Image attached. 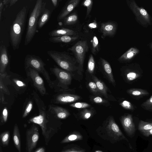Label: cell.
<instances>
[{
	"label": "cell",
	"instance_id": "obj_1",
	"mask_svg": "<svg viewBox=\"0 0 152 152\" xmlns=\"http://www.w3.org/2000/svg\"><path fill=\"white\" fill-rule=\"evenodd\" d=\"M27 12V8L26 7H23L18 13L11 26L10 41L14 50L18 49L19 47L24 31Z\"/></svg>",
	"mask_w": 152,
	"mask_h": 152
},
{
	"label": "cell",
	"instance_id": "obj_2",
	"mask_svg": "<svg viewBox=\"0 0 152 152\" xmlns=\"http://www.w3.org/2000/svg\"><path fill=\"white\" fill-rule=\"evenodd\" d=\"M46 3L42 0L36 1L30 15L25 35L24 45H27L31 41L36 32L37 25L41 14L45 8Z\"/></svg>",
	"mask_w": 152,
	"mask_h": 152
},
{
	"label": "cell",
	"instance_id": "obj_3",
	"mask_svg": "<svg viewBox=\"0 0 152 152\" xmlns=\"http://www.w3.org/2000/svg\"><path fill=\"white\" fill-rule=\"evenodd\" d=\"M47 53L57 65L64 70L71 72L78 70L76 60L66 52L50 50Z\"/></svg>",
	"mask_w": 152,
	"mask_h": 152
},
{
	"label": "cell",
	"instance_id": "obj_4",
	"mask_svg": "<svg viewBox=\"0 0 152 152\" xmlns=\"http://www.w3.org/2000/svg\"><path fill=\"white\" fill-rule=\"evenodd\" d=\"M25 69L31 67L42 74L45 78L49 86L53 88L54 83L51 80L48 72L46 69L45 64L39 56L34 55H27L24 61Z\"/></svg>",
	"mask_w": 152,
	"mask_h": 152
},
{
	"label": "cell",
	"instance_id": "obj_5",
	"mask_svg": "<svg viewBox=\"0 0 152 152\" xmlns=\"http://www.w3.org/2000/svg\"><path fill=\"white\" fill-rule=\"evenodd\" d=\"M88 49V41L85 40L78 41L68 50V51H71L75 56L78 64V71L79 74L83 72L86 54Z\"/></svg>",
	"mask_w": 152,
	"mask_h": 152
},
{
	"label": "cell",
	"instance_id": "obj_6",
	"mask_svg": "<svg viewBox=\"0 0 152 152\" xmlns=\"http://www.w3.org/2000/svg\"><path fill=\"white\" fill-rule=\"evenodd\" d=\"M26 136V152H32L36 147L39 138V128L36 124H33L27 130Z\"/></svg>",
	"mask_w": 152,
	"mask_h": 152
},
{
	"label": "cell",
	"instance_id": "obj_7",
	"mask_svg": "<svg viewBox=\"0 0 152 152\" xmlns=\"http://www.w3.org/2000/svg\"><path fill=\"white\" fill-rule=\"evenodd\" d=\"M27 75L31 80L33 86L42 96L46 94V89L43 79L39 74V72L31 67L25 69Z\"/></svg>",
	"mask_w": 152,
	"mask_h": 152
},
{
	"label": "cell",
	"instance_id": "obj_8",
	"mask_svg": "<svg viewBox=\"0 0 152 152\" xmlns=\"http://www.w3.org/2000/svg\"><path fill=\"white\" fill-rule=\"evenodd\" d=\"M105 129L108 135L113 140L116 141L125 140L129 142L128 139L115 121L113 118L111 117L109 118Z\"/></svg>",
	"mask_w": 152,
	"mask_h": 152
},
{
	"label": "cell",
	"instance_id": "obj_9",
	"mask_svg": "<svg viewBox=\"0 0 152 152\" xmlns=\"http://www.w3.org/2000/svg\"><path fill=\"white\" fill-rule=\"evenodd\" d=\"M51 70L58 80L59 84L66 86L70 84L71 76L68 71L56 67L51 68Z\"/></svg>",
	"mask_w": 152,
	"mask_h": 152
},
{
	"label": "cell",
	"instance_id": "obj_10",
	"mask_svg": "<svg viewBox=\"0 0 152 152\" xmlns=\"http://www.w3.org/2000/svg\"><path fill=\"white\" fill-rule=\"evenodd\" d=\"M117 29L116 23L114 21H108L102 23L99 28V31L102 34V37H113L115 34Z\"/></svg>",
	"mask_w": 152,
	"mask_h": 152
},
{
	"label": "cell",
	"instance_id": "obj_11",
	"mask_svg": "<svg viewBox=\"0 0 152 152\" xmlns=\"http://www.w3.org/2000/svg\"><path fill=\"white\" fill-rule=\"evenodd\" d=\"M121 122L127 135L130 137H133L134 135L136 128L132 115L128 114L123 117Z\"/></svg>",
	"mask_w": 152,
	"mask_h": 152
},
{
	"label": "cell",
	"instance_id": "obj_12",
	"mask_svg": "<svg viewBox=\"0 0 152 152\" xmlns=\"http://www.w3.org/2000/svg\"><path fill=\"white\" fill-rule=\"evenodd\" d=\"M9 62L7 50L5 45L0 46V75L6 76V69Z\"/></svg>",
	"mask_w": 152,
	"mask_h": 152
},
{
	"label": "cell",
	"instance_id": "obj_13",
	"mask_svg": "<svg viewBox=\"0 0 152 152\" xmlns=\"http://www.w3.org/2000/svg\"><path fill=\"white\" fill-rule=\"evenodd\" d=\"M80 0H71L66 2L64 7L57 16L58 21L63 19L78 5Z\"/></svg>",
	"mask_w": 152,
	"mask_h": 152
},
{
	"label": "cell",
	"instance_id": "obj_14",
	"mask_svg": "<svg viewBox=\"0 0 152 152\" xmlns=\"http://www.w3.org/2000/svg\"><path fill=\"white\" fill-rule=\"evenodd\" d=\"M80 96L68 94H61L55 96L53 102L56 104H66L71 103L78 100Z\"/></svg>",
	"mask_w": 152,
	"mask_h": 152
},
{
	"label": "cell",
	"instance_id": "obj_15",
	"mask_svg": "<svg viewBox=\"0 0 152 152\" xmlns=\"http://www.w3.org/2000/svg\"><path fill=\"white\" fill-rule=\"evenodd\" d=\"M50 37H59L63 36H76L78 35L76 31L70 29L62 28L53 30L48 33Z\"/></svg>",
	"mask_w": 152,
	"mask_h": 152
},
{
	"label": "cell",
	"instance_id": "obj_16",
	"mask_svg": "<svg viewBox=\"0 0 152 152\" xmlns=\"http://www.w3.org/2000/svg\"><path fill=\"white\" fill-rule=\"evenodd\" d=\"M79 35H66L59 37H50L49 40L54 43H69L73 42L79 38Z\"/></svg>",
	"mask_w": 152,
	"mask_h": 152
},
{
	"label": "cell",
	"instance_id": "obj_17",
	"mask_svg": "<svg viewBox=\"0 0 152 152\" xmlns=\"http://www.w3.org/2000/svg\"><path fill=\"white\" fill-rule=\"evenodd\" d=\"M89 40H90L89 45L91 53L93 55H97L100 49L99 41L97 36L94 33H92L89 38Z\"/></svg>",
	"mask_w": 152,
	"mask_h": 152
},
{
	"label": "cell",
	"instance_id": "obj_18",
	"mask_svg": "<svg viewBox=\"0 0 152 152\" xmlns=\"http://www.w3.org/2000/svg\"><path fill=\"white\" fill-rule=\"evenodd\" d=\"M99 61L109 80L113 84H115V81L110 64L107 60L102 57H100Z\"/></svg>",
	"mask_w": 152,
	"mask_h": 152
},
{
	"label": "cell",
	"instance_id": "obj_19",
	"mask_svg": "<svg viewBox=\"0 0 152 152\" xmlns=\"http://www.w3.org/2000/svg\"><path fill=\"white\" fill-rule=\"evenodd\" d=\"M50 108L54 114L55 117L58 118L64 119L70 115L69 111L62 107L55 105L51 106Z\"/></svg>",
	"mask_w": 152,
	"mask_h": 152
},
{
	"label": "cell",
	"instance_id": "obj_20",
	"mask_svg": "<svg viewBox=\"0 0 152 152\" xmlns=\"http://www.w3.org/2000/svg\"><path fill=\"white\" fill-rule=\"evenodd\" d=\"M13 139L14 145L16 149L18 152H21L20 132L17 124H15L13 127Z\"/></svg>",
	"mask_w": 152,
	"mask_h": 152
},
{
	"label": "cell",
	"instance_id": "obj_21",
	"mask_svg": "<svg viewBox=\"0 0 152 152\" xmlns=\"http://www.w3.org/2000/svg\"><path fill=\"white\" fill-rule=\"evenodd\" d=\"M12 85L18 91L26 89L27 85L23 80L19 77H13L9 79Z\"/></svg>",
	"mask_w": 152,
	"mask_h": 152
},
{
	"label": "cell",
	"instance_id": "obj_22",
	"mask_svg": "<svg viewBox=\"0 0 152 152\" xmlns=\"http://www.w3.org/2000/svg\"><path fill=\"white\" fill-rule=\"evenodd\" d=\"M83 137L79 132H74L70 134L61 142V143H65L80 140H82Z\"/></svg>",
	"mask_w": 152,
	"mask_h": 152
},
{
	"label": "cell",
	"instance_id": "obj_23",
	"mask_svg": "<svg viewBox=\"0 0 152 152\" xmlns=\"http://www.w3.org/2000/svg\"><path fill=\"white\" fill-rule=\"evenodd\" d=\"M51 12L48 9L45 8L39 18L38 26L39 28H42L48 22L50 15Z\"/></svg>",
	"mask_w": 152,
	"mask_h": 152
},
{
	"label": "cell",
	"instance_id": "obj_24",
	"mask_svg": "<svg viewBox=\"0 0 152 152\" xmlns=\"http://www.w3.org/2000/svg\"><path fill=\"white\" fill-rule=\"evenodd\" d=\"M78 19L77 14L76 12H74L63 19V24L65 26L73 25L77 22Z\"/></svg>",
	"mask_w": 152,
	"mask_h": 152
},
{
	"label": "cell",
	"instance_id": "obj_25",
	"mask_svg": "<svg viewBox=\"0 0 152 152\" xmlns=\"http://www.w3.org/2000/svg\"><path fill=\"white\" fill-rule=\"evenodd\" d=\"M92 78L96 84L99 92L103 95L106 98H108L107 95V88L104 83L94 75L92 76Z\"/></svg>",
	"mask_w": 152,
	"mask_h": 152
},
{
	"label": "cell",
	"instance_id": "obj_26",
	"mask_svg": "<svg viewBox=\"0 0 152 152\" xmlns=\"http://www.w3.org/2000/svg\"><path fill=\"white\" fill-rule=\"evenodd\" d=\"M98 26L96 20L95 19L92 21H88L87 23L83 26V29L85 33H88L91 32V31L97 28Z\"/></svg>",
	"mask_w": 152,
	"mask_h": 152
},
{
	"label": "cell",
	"instance_id": "obj_27",
	"mask_svg": "<svg viewBox=\"0 0 152 152\" xmlns=\"http://www.w3.org/2000/svg\"><path fill=\"white\" fill-rule=\"evenodd\" d=\"M10 138V133L7 131L1 133L0 135V144L1 146L4 147L8 146Z\"/></svg>",
	"mask_w": 152,
	"mask_h": 152
},
{
	"label": "cell",
	"instance_id": "obj_28",
	"mask_svg": "<svg viewBox=\"0 0 152 152\" xmlns=\"http://www.w3.org/2000/svg\"><path fill=\"white\" fill-rule=\"evenodd\" d=\"M86 150L75 145H70L64 147L60 152H85Z\"/></svg>",
	"mask_w": 152,
	"mask_h": 152
},
{
	"label": "cell",
	"instance_id": "obj_29",
	"mask_svg": "<svg viewBox=\"0 0 152 152\" xmlns=\"http://www.w3.org/2000/svg\"><path fill=\"white\" fill-rule=\"evenodd\" d=\"M129 94L134 96H140L148 95L149 93L147 91L138 88H131L127 91Z\"/></svg>",
	"mask_w": 152,
	"mask_h": 152
},
{
	"label": "cell",
	"instance_id": "obj_30",
	"mask_svg": "<svg viewBox=\"0 0 152 152\" xmlns=\"http://www.w3.org/2000/svg\"><path fill=\"white\" fill-rule=\"evenodd\" d=\"M93 3V1L92 0H84L81 3V5L86 7L87 8L85 19L89 17L90 14L92 9Z\"/></svg>",
	"mask_w": 152,
	"mask_h": 152
},
{
	"label": "cell",
	"instance_id": "obj_31",
	"mask_svg": "<svg viewBox=\"0 0 152 152\" xmlns=\"http://www.w3.org/2000/svg\"><path fill=\"white\" fill-rule=\"evenodd\" d=\"M95 67V61L92 54H90L89 56L88 63V71L89 73H93Z\"/></svg>",
	"mask_w": 152,
	"mask_h": 152
},
{
	"label": "cell",
	"instance_id": "obj_32",
	"mask_svg": "<svg viewBox=\"0 0 152 152\" xmlns=\"http://www.w3.org/2000/svg\"><path fill=\"white\" fill-rule=\"evenodd\" d=\"M138 130L140 132L152 129V122L140 121L139 124Z\"/></svg>",
	"mask_w": 152,
	"mask_h": 152
},
{
	"label": "cell",
	"instance_id": "obj_33",
	"mask_svg": "<svg viewBox=\"0 0 152 152\" xmlns=\"http://www.w3.org/2000/svg\"><path fill=\"white\" fill-rule=\"evenodd\" d=\"M140 75V74L134 71H130L126 74V77L128 80L131 81L138 78Z\"/></svg>",
	"mask_w": 152,
	"mask_h": 152
},
{
	"label": "cell",
	"instance_id": "obj_34",
	"mask_svg": "<svg viewBox=\"0 0 152 152\" xmlns=\"http://www.w3.org/2000/svg\"><path fill=\"white\" fill-rule=\"evenodd\" d=\"M8 115V112L7 108L5 107L3 109L2 113L0 117L1 126L4 124L7 121Z\"/></svg>",
	"mask_w": 152,
	"mask_h": 152
},
{
	"label": "cell",
	"instance_id": "obj_35",
	"mask_svg": "<svg viewBox=\"0 0 152 152\" xmlns=\"http://www.w3.org/2000/svg\"><path fill=\"white\" fill-rule=\"evenodd\" d=\"M33 103L32 101L29 100L27 104L23 114L22 117L25 118L30 113L33 107Z\"/></svg>",
	"mask_w": 152,
	"mask_h": 152
},
{
	"label": "cell",
	"instance_id": "obj_36",
	"mask_svg": "<svg viewBox=\"0 0 152 152\" xmlns=\"http://www.w3.org/2000/svg\"><path fill=\"white\" fill-rule=\"evenodd\" d=\"M70 106L77 108H84L90 107V105L88 103L83 102H78L70 105Z\"/></svg>",
	"mask_w": 152,
	"mask_h": 152
},
{
	"label": "cell",
	"instance_id": "obj_37",
	"mask_svg": "<svg viewBox=\"0 0 152 152\" xmlns=\"http://www.w3.org/2000/svg\"><path fill=\"white\" fill-rule=\"evenodd\" d=\"M120 105L124 108L132 110L134 108L132 104L129 101L124 100L120 103Z\"/></svg>",
	"mask_w": 152,
	"mask_h": 152
},
{
	"label": "cell",
	"instance_id": "obj_38",
	"mask_svg": "<svg viewBox=\"0 0 152 152\" xmlns=\"http://www.w3.org/2000/svg\"><path fill=\"white\" fill-rule=\"evenodd\" d=\"M141 105L145 109L149 110L152 109V96L149 99L143 103Z\"/></svg>",
	"mask_w": 152,
	"mask_h": 152
},
{
	"label": "cell",
	"instance_id": "obj_39",
	"mask_svg": "<svg viewBox=\"0 0 152 152\" xmlns=\"http://www.w3.org/2000/svg\"><path fill=\"white\" fill-rule=\"evenodd\" d=\"M88 86L91 91L94 94H98L99 92L96 84L94 82H90Z\"/></svg>",
	"mask_w": 152,
	"mask_h": 152
},
{
	"label": "cell",
	"instance_id": "obj_40",
	"mask_svg": "<svg viewBox=\"0 0 152 152\" xmlns=\"http://www.w3.org/2000/svg\"><path fill=\"white\" fill-rule=\"evenodd\" d=\"M91 113L89 111L87 110L84 112L82 115V116L84 119H88L91 116Z\"/></svg>",
	"mask_w": 152,
	"mask_h": 152
},
{
	"label": "cell",
	"instance_id": "obj_41",
	"mask_svg": "<svg viewBox=\"0 0 152 152\" xmlns=\"http://www.w3.org/2000/svg\"><path fill=\"white\" fill-rule=\"evenodd\" d=\"M93 101L96 103H101L104 102V100L99 96H96L94 98Z\"/></svg>",
	"mask_w": 152,
	"mask_h": 152
},
{
	"label": "cell",
	"instance_id": "obj_42",
	"mask_svg": "<svg viewBox=\"0 0 152 152\" xmlns=\"http://www.w3.org/2000/svg\"><path fill=\"white\" fill-rule=\"evenodd\" d=\"M141 132L146 137L152 135V129L143 131Z\"/></svg>",
	"mask_w": 152,
	"mask_h": 152
},
{
	"label": "cell",
	"instance_id": "obj_43",
	"mask_svg": "<svg viewBox=\"0 0 152 152\" xmlns=\"http://www.w3.org/2000/svg\"><path fill=\"white\" fill-rule=\"evenodd\" d=\"M45 149L44 147H40L36 149L34 152H45Z\"/></svg>",
	"mask_w": 152,
	"mask_h": 152
},
{
	"label": "cell",
	"instance_id": "obj_44",
	"mask_svg": "<svg viewBox=\"0 0 152 152\" xmlns=\"http://www.w3.org/2000/svg\"><path fill=\"white\" fill-rule=\"evenodd\" d=\"M4 4L2 2V1L1 0H0V20L1 19V15L2 13V11L3 7H4Z\"/></svg>",
	"mask_w": 152,
	"mask_h": 152
},
{
	"label": "cell",
	"instance_id": "obj_45",
	"mask_svg": "<svg viewBox=\"0 0 152 152\" xmlns=\"http://www.w3.org/2000/svg\"><path fill=\"white\" fill-rule=\"evenodd\" d=\"M51 1L54 7H56L58 4V0H51Z\"/></svg>",
	"mask_w": 152,
	"mask_h": 152
},
{
	"label": "cell",
	"instance_id": "obj_46",
	"mask_svg": "<svg viewBox=\"0 0 152 152\" xmlns=\"http://www.w3.org/2000/svg\"><path fill=\"white\" fill-rule=\"evenodd\" d=\"M18 1V0H10V6L11 7L14 5Z\"/></svg>",
	"mask_w": 152,
	"mask_h": 152
},
{
	"label": "cell",
	"instance_id": "obj_47",
	"mask_svg": "<svg viewBox=\"0 0 152 152\" xmlns=\"http://www.w3.org/2000/svg\"><path fill=\"white\" fill-rule=\"evenodd\" d=\"M141 14L143 15H145L147 14L146 11L144 9H141L140 11Z\"/></svg>",
	"mask_w": 152,
	"mask_h": 152
},
{
	"label": "cell",
	"instance_id": "obj_48",
	"mask_svg": "<svg viewBox=\"0 0 152 152\" xmlns=\"http://www.w3.org/2000/svg\"><path fill=\"white\" fill-rule=\"evenodd\" d=\"M10 0H4L2 1L4 5H6L10 3Z\"/></svg>",
	"mask_w": 152,
	"mask_h": 152
},
{
	"label": "cell",
	"instance_id": "obj_49",
	"mask_svg": "<svg viewBox=\"0 0 152 152\" xmlns=\"http://www.w3.org/2000/svg\"><path fill=\"white\" fill-rule=\"evenodd\" d=\"M0 152H3V149H2V148L1 145H0Z\"/></svg>",
	"mask_w": 152,
	"mask_h": 152
},
{
	"label": "cell",
	"instance_id": "obj_50",
	"mask_svg": "<svg viewBox=\"0 0 152 152\" xmlns=\"http://www.w3.org/2000/svg\"><path fill=\"white\" fill-rule=\"evenodd\" d=\"M95 152H103L101 151H100L97 150V151H95Z\"/></svg>",
	"mask_w": 152,
	"mask_h": 152
}]
</instances>
